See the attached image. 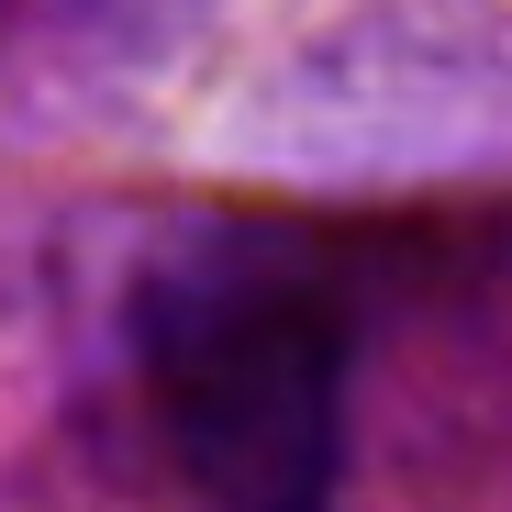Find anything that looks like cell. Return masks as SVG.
Listing matches in <instances>:
<instances>
[{
	"label": "cell",
	"instance_id": "6da1fadb",
	"mask_svg": "<svg viewBox=\"0 0 512 512\" xmlns=\"http://www.w3.org/2000/svg\"><path fill=\"white\" fill-rule=\"evenodd\" d=\"M145 379L223 512H323L346 468V301L290 256L212 245L145 290Z\"/></svg>",
	"mask_w": 512,
	"mask_h": 512
}]
</instances>
